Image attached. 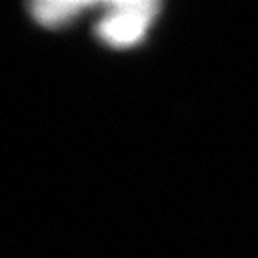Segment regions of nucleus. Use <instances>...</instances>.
<instances>
[{"mask_svg":"<svg viewBox=\"0 0 258 258\" xmlns=\"http://www.w3.org/2000/svg\"><path fill=\"white\" fill-rule=\"evenodd\" d=\"M157 5L149 0H131V3L112 5L110 15L98 25V37L112 47L135 45L157 13Z\"/></svg>","mask_w":258,"mask_h":258,"instance_id":"f257e3e1","label":"nucleus"},{"mask_svg":"<svg viewBox=\"0 0 258 258\" xmlns=\"http://www.w3.org/2000/svg\"><path fill=\"white\" fill-rule=\"evenodd\" d=\"M88 3H39L35 7H31L33 17L47 25V27H57L68 23L70 19H74L80 11L88 9Z\"/></svg>","mask_w":258,"mask_h":258,"instance_id":"f03ea898","label":"nucleus"}]
</instances>
